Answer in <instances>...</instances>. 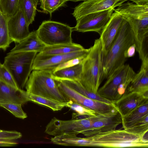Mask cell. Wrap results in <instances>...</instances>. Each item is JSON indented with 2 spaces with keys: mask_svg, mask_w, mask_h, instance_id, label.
<instances>
[{
  "mask_svg": "<svg viewBox=\"0 0 148 148\" xmlns=\"http://www.w3.org/2000/svg\"><path fill=\"white\" fill-rule=\"evenodd\" d=\"M46 46L38 38L36 31H33L23 40L17 43L10 52L34 51L39 53Z\"/></svg>",
  "mask_w": 148,
  "mask_h": 148,
  "instance_id": "obj_20",
  "label": "cell"
},
{
  "mask_svg": "<svg viewBox=\"0 0 148 148\" xmlns=\"http://www.w3.org/2000/svg\"><path fill=\"white\" fill-rule=\"evenodd\" d=\"M84 48L79 44L72 43L53 45H46L42 51L39 53L45 55H60L80 51Z\"/></svg>",
  "mask_w": 148,
  "mask_h": 148,
  "instance_id": "obj_23",
  "label": "cell"
},
{
  "mask_svg": "<svg viewBox=\"0 0 148 148\" xmlns=\"http://www.w3.org/2000/svg\"><path fill=\"white\" fill-rule=\"evenodd\" d=\"M57 81L59 90L69 100L80 104L98 114H105L118 112L114 103H106L88 98L63 83Z\"/></svg>",
  "mask_w": 148,
  "mask_h": 148,
  "instance_id": "obj_11",
  "label": "cell"
},
{
  "mask_svg": "<svg viewBox=\"0 0 148 148\" xmlns=\"http://www.w3.org/2000/svg\"><path fill=\"white\" fill-rule=\"evenodd\" d=\"M92 123L89 130L84 134L90 137L101 132L116 130L122 123V117L119 112L105 114L96 113L92 116Z\"/></svg>",
  "mask_w": 148,
  "mask_h": 148,
  "instance_id": "obj_13",
  "label": "cell"
},
{
  "mask_svg": "<svg viewBox=\"0 0 148 148\" xmlns=\"http://www.w3.org/2000/svg\"><path fill=\"white\" fill-rule=\"evenodd\" d=\"M7 24L9 37L12 42H19L30 33L29 25L20 8L14 15L7 18Z\"/></svg>",
  "mask_w": 148,
  "mask_h": 148,
  "instance_id": "obj_15",
  "label": "cell"
},
{
  "mask_svg": "<svg viewBox=\"0 0 148 148\" xmlns=\"http://www.w3.org/2000/svg\"><path fill=\"white\" fill-rule=\"evenodd\" d=\"M19 0H0V12L8 18L14 15L19 9Z\"/></svg>",
  "mask_w": 148,
  "mask_h": 148,
  "instance_id": "obj_28",
  "label": "cell"
},
{
  "mask_svg": "<svg viewBox=\"0 0 148 148\" xmlns=\"http://www.w3.org/2000/svg\"><path fill=\"white\" fill-rule=\"evenodd\" d=\"M135 44L133 32L129 22L124 18L116 37L107 55L103 57L104 79H107L116 69L124 64V53L127 48Z\"/></svg>",
  "mask_w": 148,
  "mask_h": 148,
  "instance_id": "obj_2",
  "label": "cell"
},
{
  "mask_svg": "<svg viewBox=\"0 0 148 148\" xmlns=\"http://www.w3.org/2000/svg\"><path fill=\"white\" fill-rule=\"evenodd\" d=\"M66 1V0H40V8L49 13L51 17L52 13L59 8L63 6Z\"/></svg>",
  "mask_w": 148,
  "mask_h": 148,
  "instance_id": "obj_29",
  "label": "cell"
},
{
  "mask_svg": "<svg viewBox=\"0 0 148 148\" xmlns=\"http://www.w3.org/2000/svg\"><path fill=\"white\" fill-rule=\"evenodd\" d=\"M37 53L34 51L9 52L4 58L3 64L19 89L23 90L25 86Z\"/></svg>",
  "mask_w": 148,
  "mask_h": 148,
  "instance_id": "obj_7",
  "label": "cell"
},
{
  "mask_svg": "<svg viewBox=\"0 0 148 148\" xmlns=\"http://www.w3.org/2000/svg\"><path fill=\"white\" fill-rule=\"evenodd\" d=\"M145 135L135 134L124 129L101 132L84 137V147L147 148L148 138Z\"/></svg>",
  "mask_w": 148,
  "mask_h": 148,
  "instance_id": "obj_1",
  "label": "cell"
},
{
  "mask_svg": "<svg viewBox=\"0 0 148 148\" xmlns=\"http://www.w3.org/2000/svg\"><path fill=\"white\" fill-rule=\"evenodd\" d=\"M26 91L61 103L69 100L59 90L52 73L49 71L34 70L25 85Z\"/></svg>",
  "mask_w": 148,
  "mask_h": 148,
  "instance_id": "obj_4",
  "label": "cell"
},
{
  "mask_svg": "<svg viewBox=\"0 0 148 148\" xmlns=\"http://www.w3.org/2000/svg\"><path fill=\"white\" fill-rule=\"evenodd\" d=\"M12 42L9 34L7 18L0 12V49L6 51Z\"/></svg>",
  "mask_w": 148,
  "mask_h": 148,
  "instance_id": "obj_27",
  "label": "cell"
},
{
  "mask_svg": "<svg viewBox=\"0 0 148 148\" xmlns=\"http://www.w3.org/2000/svg\"><path fill=\"white\" fill-rule=\"evenodd\" d=\"M148 99V97L142 94L127 92L114 104L122 117Z\"/></svg>",
  "mask_w": 148,
  "mask_h": 148,
  "instance_id": "obj_17",
  "label": "cell"
},
{
  "mask_svg": "<svg viewBox=\"0 0 148 148\" xmlns=\"http://www.w3.org/2000/svg\"><path fill=\"white\" fill-rule=\"evenodd\" d=\"M89 49L67 54L45 55L40 53L36 54L34 60L32 70H41L51 72L61 69L67 62L75 59L85 57Z\"/></svg>",
  "mask_w": 148,
  "mask_h": 148,
  "instance_id": "obj_10",
  "label": "cell"
},
{
  "mask_svg": "<svg viewBox=\"0 0 148 148\" xmlns=\"http://www.w3.org/2000/svg\"><path fill=\"white\" fill-rule=\"evenodd\" d=\"M135 74L129 64H124L112 73L97 94L114 103L127 92Z\"/></svg>",
  "mask_w": 148,
  "mask_h": 148,
  "instance_id": "obj_5",
  "label": "cell"
},
{
  "mask_svg": "<svg viewBox=\"0 0 148 148\" xmlns=\"http://www.w3.org/2000/svg\"><path fill=\"white\" fill-rule=\"evenodd\" d=\"M148 115V99L145 100L130 113L122 117L124 129L131 127Z\"/></svg>",
  "mask_w": 148,
  "mask_h": 148,
  "instance_id": "obj_21",
  "label": "cell"
},
{
  "mask_svg": "<svg viewBox=\"0 0 148 148\" xmlns=\"http://www.w3.org/2000/svg\"><path fill=\"white\" fill-rule=\"evenodd\" d=\"M82 62L55 71L52 73L53 78L55 80L68 79L79 81L82 70Z\"/></svg>",
  "mask_w": 148,
  "mask_h": 148,
  "instance_id": "obj_22",
  "label": "cell"
},
{
  "mask_svg": "<svg viewBox=\"0 0 148 148\" xmlns=\"http://www.w3.org/2000/svg\"><path fill=\"white\" fill-rule=\"evenodd\" d=\"M67 0V1H73V2H76L79 1H86V0Z\"/></svg>",
  "mask_w": 148,
  "mask_h": 148,
  "instance_id": "obj_37",
  "label": "cell"
},
{
  "mask_svg": "<svg viewBox=\"0 0 148 148\" xmlns=\"http://www.w3.org/2000/svg\"><path fill=\"white\" fill-rule=\"evenodd\" d=\"M27 92L8 85L0 80V103H21L28 101Z\"/></svg>",
  "mask_w": 148,
  "mask_h": 148,
  "instance_id": "obj_18",
  "label": "cell"
},
{
  "mask_svg": "<svg viewBox=\"0 0 148 148\" xmlns=\"http://www.w3.org/2000/svg\"><path fill=\"white\" fill-rule=\"evenodd\" d=\"M2 130H1L0 129V131H2Z\"/></svg>",
  "mask_w": 148,
  "mask_h": 148,
  "instance_id": "obj_38",
  "label": "cell"
},
{
  "mask_svg": "<svg viewBox=\"0 0 148 148\" xmlns=\"http://www.w3.org/2000/svg\"><path fill=\"white\" fill-rule=\"evenodd\" d=\"M65 106L73 110L79 116H92L95 115L97 113L92 110L70 100L65 103Z\"/></svg>",
  "mask_w": 148,
  "mask_h": 148,
  "instance_id": "obj_32",
  "label": "cell"
},
{
  "mask_svg": "<svg viewBox=\"0 0 148 148\" xmlns=\"http://www.w3.org/2000/svg\"><path fill=\"white\" fill-rule=\"evenodd\" d=\"M127 92H136L148 97V61L142 62L140 69L136 73Z\"/></svg>",
  "mask_w": 148,
  "mask_h": 148,
  "instance_id": "obj_19",
  "label": "cell"
},
{
  "mask_svg": "<svg viewBox=\"0 0 148 148\" xmlns=\"http://www.w3.org/2000/svg\"><path fill=\"white\" fill-rule=\"evenodd\" d=\"M129 0H86L76 6L72 14L76 21L90 13L115 9Z\"/></svg>",
  "mask_w": 148,
  "mask_h": 148,
  "instance_id": "obj_14",
  "label": "cell"
},
{
  "mask_svg": "<svg viewBox=\"0 0 148 148\" xmlns=\"http://www.w3.org/2000/svg\"><path fill=\"white\" fill-rule=\"evenodd\" d=\"M136 4L139 5H148V0H130Z\"/></svg>",
  "mask_w": 148,
  "mask_h": 148,
  "instance_id": "obj_36",
  "label": "cell"
},
{
  "mask_svg": "<svg viewBox=\"0 0 148 148\" xmlns=\"http://www.w3.org/2000/svg\"><path fill=\"white\" fill-rule=\"evenodd\" d=\"M27 92V98L28 101H32L47 107L53 111L61 110L65 107V103H61Z\"/></svg>",
  "mask_w": 148,
  "mask_h": 148,
  "instance_id": "obj_26",
  "label": "cell"
},
{
  "mask_svg": "<svg viewBox=\"0 0 148 148\" xmlns=\"http://www.w3.org/2000/svg\"><path fill=\"white\" fill-rule=\"evenodd\" d=\"M0 80L12 87L19 88L9 71L4 64H1L0 62Z\"/></svg>",
  "mask_w": 148,
  "mask_h": 148,
  "instance_id": "obj_33",
  "label": "cell"
},
{
  "mask_svg": "<svg viewBox=\"0 0 148 148\" xmlns=\"http://www.w3.org/2000/svg\"><path fill=\"white\" fill-rule=\"evenodd\" d=\"M56 80L63 83L80 94L88 98L106 103H114L97 94L87 90L78 81L68 79Z\"/></svg>",
  "mask_w": 148,
  "mask_h": 148,
  "instance_id": "obj_24",
  "label": "cell"
},
{
  "mask_svg": "<svg viewBox=\"0 0 148 148\" xmlns=\"http://www.w3.org/2000/svg\"><path fill=\"white\" fill-rule=\"evenodd\" d=\"M39 0H19V8H20L29 25L34 21L37 6Z\"/></svg>",
  "mask_w": 148,
  "mask_h": 148,
  "instance_id": "obj_25",
  "label": "cell"
},
{
  "mask_svg": "<svg viewBox=\"0 0 148 148\" xmlns=\"http://www.w3.org/2000/svg\"><path fill=\"white\" fill-rule=\"evenodd\" d=\"M124 130L135 134L145 135L148 131V115L132 126Z\"/></svg>",
  "mask_w": 148,
  "mask_h": 148,
  "instance_id": "obj_31",
  "label": "cell"
},
{
  "mask_svg": "<svg viewBox=\"0 0 148 148\" xmlns=\"http://www.w3.org/2000/svg\"><path fill=\"white\" fill-rule=\"evenodd\" d=\"M114 12L100 35L99 38L102 45L103 57L107 55L114 42L124 19L120 14Z\"/></svg>",
  "mask_w": 148,
  "mask_h": 148,
  "instance_id": "obj_16",
  "label": "cell"
},
{
  "mask_svg": "<svg viewBox=\"0 0 148 148\" xmlns=\"http://www.w3.org/2000/svg\"><path fill=\"white\" fill-rule=\"evenodd\" d=\"M92 116L69 120H62L53 117L46 126L45 132L54 136L77 135L79 134L84 135L91 127Z\"/></svg>",
  "mask_w": 148,
  "mask_h": 148,
  "instance_id": "obj_9",
  "label": "cell"
},
{
  "mask_svg": "<svg viewBox=\"0 0 148 148\" xmlns=\"http://www.w3.org/2000/svg\"><path fill=\"white\" fill-rule=\"evenodd\" d=\"M114 9L110 8L84 16L76 21L73 30L82 32H94L100 35L110 20Z\"/></svg>",
  "mask_w": 148,
  "mask_h": 148,
  "instance_id": "obj_12",
  "label": "cell"
},
{
  "mask_svg": "<svg viewBox=\"0 0 148 148\" xmlns=\"http://www.w3.org/2000/svg\"><path fill=\"white\" fill-rule=\"evenodd\" d=\"M103 58L102 44L99 38L95 40L82 62V72L79 81L86 89L96 94L104 79Z\"/></svg>",
  "mask_w": 148,
  "mask_h": 148,
  "instance_id": "obj_3",
  "label": "cell"
},
{
  "mask_svg": "<svg viewBox=\"0 0 148 148\" xmlns=\"http://www.w3.org/2000/svg\"><path fill=\"white\" fill-rule=\"evenodd\" d=\"M130 24L135 43L140 44L148 38V5H139L128 2L115 9Z\"/></svg>",
  "mask_w": 148,
  "mask_h": 148,
  "instance_id": "obj_6",
  "label": "cell"
},
{
  "mask_svg": "<svg viewBox=\"0 0 148 148\" xmlns=\"http://www.w3.org/2000/svg\"><path fill=\"white\" fill-rule=\"evenodd\" d=\"M22 105L18 103H0V107L9 111L15 117L23 119L27 117V115L23 110Z\"/></svg>",
  "mask_w": 148,
  "mask_h": 148,
  "instance_id": "obj_30",
  "label": "cell"
},
{
  "mask_svg": "<svg viewBox=\"0 0 148 148\" xmlns=\"http://www.w3.org/2000/svg\"><path fill=\"white\" fill-rule=\"evenodd\" d=\"M136 46L134 44L129 47L125 51L124 56L126 58L133 56L135 53Z\"/></svg>",
  "mask_w": 148,
  "mask_h": 148,
  "instance_id": "obj_35",
  "label": "cell"
},
{
  "mask_svg": "<svg viewBox=\"0 0 148 148\" xmlns=\"http://www.w3.org/2000/svg\"><path fill=\"white\" fill-rule=\"evenodd\" d=\"M22 137V134L20 132L15 131L2 130L0 131V146L6 144L7 140H14Z\"/></svg>",
  "mask_w": 148,
  "mask_h": 148,
  "instance_id": "obj_34",
  "label": "cell"
},
{
  "mask_svg": "<svg viewBox=\"0 0 148 148\" xmlns=\"http://www.w3.org/2000/svg\"><path fill=\"white\" fill-rule=\"evenodd\" d=\"M73 28L63 23L51 20L42 22L36 31L40 40L46 45L68 44L73 42Z\"/></svg>",
  "mask_w": 148,
  "mask_h": 148,
  "instance_id": "obj_8",
  "label": "cell"
}]
</instances>
